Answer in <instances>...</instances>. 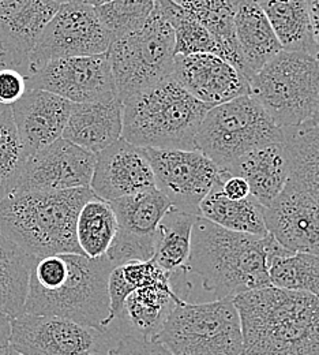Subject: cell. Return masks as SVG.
<instances>
[{
	"label": "cell",
	"instance_id": "22",
	"mask_svg": "<svg viewBox=\"0 0 319 355\" xmlns=\"http://www.w3.org/2000/svg\"><path fill=\"white\" fill-rule=\"evenodd\" d=\"M223 171L243 178L250 186V194L266 208L285 187L291 164L282 141L244 153Z\"/></svg>",
	"mask_w": 319,
	"mask_h": 355
},
{
	"label": "cell",
	"instance_id": "45",
	"mask_svg": "<svg viewBox=\"0 0 319 355\" xmlns=\"http://www.w3.org/2000/svg\"><path fill=\"white\" fill-rule=\"evenodd\" d=\"M75 1H84V0H75Z\"/></svg>",
	"mask_w": 319,
	"mask_h": 355
},
{
	"label": "cell",
	"instance_id": "40",
	"mask_svg": "<svg viewBox=\"0 0 319 355\" xmlns=\"http://www.w3.org/2000/svg\"><path fill=\"white\" fill-rule=\"evenodd\" d=\"M319 123V104L318 108L316 110V112H314V115L306 122V123H303L302 126H299V128H313V126H317Z\"/></svg>",
	"mask_w": 319,
	"mask_h": 355
},
{
	"label": "cell",
	"instance_id": "27",
	"mask_svg": "<svg viewBox=\"0 0 319 355\" xmlns=\"http://www.w3.org/2000/svg\"><path fill=\"white\" fill-rule=\"evenodd\" d=\"M174 1L209 31L217 44V56L228 60L243 74V60L235 35V11L239 0Z\"/></svg>",
	"mask_w": 319,
	"mask_h": 355
},
{
	"label": "cell",
	"instance_id": "4",
	"mask_svg": "<svg viewBox=\"0 0 319 355\" xmlns=\"http://www.w3.org/2000/svg\"><path fill=\"white\" fill-rule=\"evenodd\" d=\"M94 196L91 186L14 191L0 201V231L33 260L62 253L82 254L77 219Z\"/></svg>",
	"mask_w": 319,
	"mask_h": 355
},
{
	"label": "cell",
	"instance_id": "19",
	"mask_svg": "<svg viewBox=\"0 0 319 355\" xmlns=\"http://www.w3.org/2000/svg\"><path fill=\"white\" fill-rule=\"evenodd\" d=\"M171 77L209 107L250 94L248 80L228 60L215 53L176 55Z\"/></svg>",
	"mask_w": 319,
	"mask_h": 355
},
{
	"label": "cell",
	"instance_id": "7",
	"mask_svg": "<svg viewBox=\"0 0 319 355\" xmlns=\"http://www.w3.org/2000/svg\"><path fill=\"white\" fill-rule=\"evenodd\" d=\"M122 103L171 77L176 58L174 28L154 8L136 32L116 37L105 52Z\"/></svg>",
	"mask_w": 319,
	"mask_h": 355
},
{
	"label": "cell",
	"instance_id": "15",
	"mask_svg": "<svg viewBox=\"0 0 319 355\" xmlns=\"http://www.w3.org/2000/svg\"><path fill=\"white\" fill-rule=\"evenodd\" d=\"M268 232L286 250L319 256V204L291 175L282 191L265 208Z\"/></svg>",
	"mask_w": 319,
	"mask_h": 355
},
{
	"label": "cell",
	"instance_id": "16",
	"mask_svg": "<svg viewBox=\"0 0 319 355\" xmlns=\"http://www.w3.org/2000/svg\"><path fill=\"white\" fill-rule=\"evenodd\" d=\"M95 155L59 138L28 159L21 183L15 191H57L89 187Z\"/></svg>",
	"mask_w": 319,
	"mask_h": 355
},
{
	"label": "cell",
	"instance_id": "13",
	"mask_svg": "<svg viewBox=\"0 0 319 355\" xmlns=\"http://www.w3.org/2000/svg\"><path fill=\"white\" fill-rule=\"evenodd\" d=\"M109 204L118 220V232L105 256L115 266L152 260L157 227L172 208L167 196L156 187Z\"/></svg>",
	"mask_w": 319,
	"mask_h": 355
},
{
	"label": "cell",
	"instance_id": "28",
	"mask_svg": "<svg viewBox=\"0 0 319 355\" xmlns=\"http://www.w3.org/2000/svg\"><path fill=\"white\" fill-rule=\"evenodd\" d=\"M35 261L0 231V305L12 318L24 313Z\"/></svg>",
	"mask_w": 319,
	"mask_h": 355
},
{
	"label": "cell",
	"instance_id": "2",
	"mask_svg": "<svg viewBox=\"0 0 319 355\" xmlns=\"http://www.w3.org/2000/svg\"><path fill=\"white\" fill-rule=\"evenodd\" d=\"M291 253L271 234L255 236L233 232L197 216L185 272L201 277L202 287L217 300L272 286V260Z\"/></svg>",
	"mask_w": 319,
	"mask_h": 355
},
{
	"label": "cell",
	"instance_id": "42",
	"mask_svg": "<svg viewBox=\"0 0 319 355\" xmlns=\"http://www.w3.org/2000/svg\"><path fill=\"white\" fill-rule=\"evenodd\" d=\"M85 3H88V4H91L93 7H95V6H100V4H104V3H107V1H111V0H84Z\"/></svg>",
	"mask_w": 319,
	"mask_h": 355
},
{
	"label": "cell",
	"instance_id": "23",
	"mask_svg": "<svg viewBox=\"0 0 319 355\" xmlns=\"http://www.w3.org/2000/svg\"><path fill=\"white\" fill-rule=\"evenodd\" d=\"M235 35L243 60V74L248 81L282 51L268 17L257 0L237 1Z\"/></svg>",
	"mask_w": 319,
	"mask_h": 355
},
{
	"label": "cell",
	"instance_id": "5",
	"mask_svg": "<svg viewBox=\"0 0 319 355\" xmlns=\"http://www.w3.org/2000/svg\"><path fill=\"white\" fill-rule=\"evenodd\" d=\"M210 108L168 77L123 103L122 138L140 148L195 150Z\"/></svg>",
	"mask_w": 319,
	"mask_h": 355
},
{
	"label": "cell",
	"instance_id": "34",
	"mask_svg": "<svg viewBox=\"0 0 319 355\" xmlns=\"http://www.w3.org/2000/svg\"><path fill=\"white\" fill-rule=\"evenodd\" d=\"M154 8V0H111L95 6V14L112 40L140 29Z\"/></svg>",
	"mask_w": 319,
	"mask_h": 355
},
{
	"label": "cell",
	"instance_id": "12",
	"mask_svg": "<svg viewBox=\"0 0 319 355\" xmlns=\"http://www.w3.org/2000/svg\"><path fill=\"white\" fill-rule=\"evenodd\" d=\"M156 187L172 207L199 216V204L220 180V167L199 150L145 148Z\"/></svg>",
	"mask_w": 319,
	"mask_h": 355
},
{
	"label": "cell",
	"instance_id": "1",
	"mask_svg": "<svg viewBox=\"0 0 319 355\" xmlns=\"http://www.w3.org/2000/svg\"><path fill=\"white\" fill-rule=\"evenodd\" d=\"M113 268L107 256L62 253L36 260L24 313L63 317L105 332L111 325L108 280Z\"/></svg>",
	"mask_w": 319,
	"mask_h": 355
},
{
	"label": "cell",
	"instance_id": "41",
	"mask_svg": "<svg viewBox=\"0 0 319 355\" xmlns=\"http://www.w3.org/2000/svg\"><path fill=\"white\" fill-rule=\"evenodd\" d=\"M0 355H22L18 353L14 347H11L10 345L7 346H0Z\"/></svg>",
	"mask_w": 319,
	"mask_h": 355
},
{
	"label": "cell",
	"instance_id": "3",
	"mask_svg": "<svg viewBox=\"0 0 319 355\" xmlns=\"http://www.w3.org/2000/svg\"><path fill=\"white\" fill-rule=\"evenodd\" d=\"M243 355H319V297L277 288L235 297Z\"/></svg>",
	"mask_w": 319,
	"mask_h": 355
},
{
	"label": "cell",
	"instance_id": "31",
	"mask_svg": "<svg viewBox=\"0 0 319 355\" xmlns=\"http://www.w3.org/2000/svg\"><path fill=\"white\" fill-rule=\"evenodd\" d=\"M284 146L296 178L319 204V123L313 128L282 129Z\"/></svg>",
	"mask_w": 319,
	"mask_h": 355
},
{
	"label": "cell",
	"instance_id": "30",
	"mask_svg": "<svg viewBox=\"0 0 319 355\" xmlns=\"http://www.w3.org/2000/svg\"><path fill=\"white\" fill-rule=\"evenodd\" d=\"M118 232V220L108 201L91 197L77 219V241L84 256L100 259L107 254Z\"/></svg>",
	"mask_w": 319,
	"mask_h": 355
},
{
	"label": "cell",
	"instance_id": "35",
	"mask_svg": "<svg viewBox=\"0 0 319 355\" xmlns=\"http://www.w3.org/2000/svg\"><path fill=\"white\" fill-rule=\"evenodd\" d=\"M100 355H172L157 339L143 338L137 334H126L118 338L113 346L104 347Z\"/></svg>",
	"mask_w": 319,
	"mask_h": 355
},
{
	"label": "cell",
	"instance_id": "14",
	"mask_svg": "<svg viewBox=\"0 0 319 355\" xmlns=\"http://www.w3.org/2000/svg\"><path fill=\"white\" fill-rule=\"evenodd\" d=\"M28 89H42L73 104L119 97L107 53L48 62L26 78Z\"/></svg>",
	"mask_w": 319,
	"mask_h": 355
},
{
	"label": "cell",
	"instance_id": "20",
	"mask_svg": "<svg viewBox=\"0 0 319 355\" xmlns=\"http://www.w3.org/2000/svg\"><path fill=\"white\" fill-rule=\"evenodd\" d=\"M10 108L21 142L30 157L63 137L73 103L46 90L28 89Z\"/></svg>",
	"mask_w": 319,
	"mask_h": 355
},
{
	"label": "cell",
	"instance_id": "33",
	"mask_svg": "<svg viewBox=\"0 0 319 355\" xmlns=\"http://www.w3.org/2000/svg\"><path fill=\"white\" fill-rule=\"evenodd\" d=\"M269 277L277 288L319 297V256L292 252L278 256L271 263Z\"/></svg>",
	"mask_w": 319,
	"mask_h": 355
},
{
	"label": "cell",
	"instance_id": "46",
	"mask_svg": "<svg viewBox=\"0 0 319 355\" xmlns=\"http://www.w3.org/2000/svg\"><path fill=\"white\" fill-rule=\"evenodd\" d=\"M91 355H100V354H91Z\"/></svg>",
	"mask_w": 319,
	"mask_h": 355
},
{
	"label": "cell",
	"instance_id": "6",
	"mask_svg": "<svg viewBox=\"0 0 319 355\" xmlns=\"http://www.w3.org/2000/svg\"><path fill=\"white\" fill-rule=\"evenodd\" d=\"M250 94L280 129L299 128L319 104V59L281 51L250 81Z\"/></svg>",
	"mask_w": 319,
	"mask_h": 355
},
{
	"label": "cell",
	"instance_id": "18",
	"mask_svg": "<svg viewBox=\"0 0 319 355\" xmlns=\"http://www.w3.org/2000/svg\"><path fill=\"white\" fill-rule=\"evenodd\" d=\"M93 193L108 202L156 189V179L145 148L120 138L95 155Z\"/></svg>",
	"mask_w": 319,
	"mask_h": 355
},
{
	"label": "cell",
	"instance_id": "25",
	"mask_svg": "<svg viewBox=\"0 0 319 355\" xmlns=\"http://www.w3.org/2000/svg\"><path fill=\"white\" fill-rule=\"evenodd\" d=\"M199 216L233 232L255 236L268 235L265 207L253 196L229 200L221 191L220 180L199 204Z\"/></svg>",
	"mask_w": 319,
	"mask_h": 355
},
{
	"label": "cell",
	"instance_id": "37",
	"mask_svg": "<svg viewBox=\"0 0 319 355\" xmlns=\"http://www.w3.org/2000/svg\"><path fill=\"white\" fill-rule=\"evenodd\" d=\"M220 186L221 191L229 200H243L251 196L250 186L243 178L229 175L223 170H220Z\"/></svg>",
	"mask_w": 319,
	"mask_h": 355
},
{
	"label": "cell",
	"instance_id": "10",
	"mask_svg": "<svg viewBox=\"0 0 319 355\" xmlns=\"http://www.w3.org/2000/svg\"><path fill=\"white\" fill-rule=\"evenodd\" d=\"M111 42L93 6L75 0L63 3L32 51L28 77L55 59L105 53Z\"/></svg>",
	"mask_w": 319,
	"mask_h": 355
},
{
	"label": "cell",
	"instance_id": "11",
	"mask_svg": "<svg viewBox=\"0 0 319 355\" xmlns=\"http://www.w3.org/2000/svg\"><path fill=\"white\" fill-rule=\"evenodd\" d=\"M107 340V332L69 318L22 313L11 320L8 345L22 355H91Z\"/></svg>",
	"mask_w": 319,
	"mask_h": 355
},
{
	"label": "cell",
	"instance_id": "39",
	"mask_svg": "<svg viewBox=\"0 0 319 355\" xmlns=\"http://www.w3.org/2000/svg\"><path fill=\"white\" fill-rule=\"evenodd\" d=\"M314 39L319 46V0H306Z\"/></svg>",
	"mask_w": 319,
	"mask_h": 355
},
{
	"label": "cell",
	"instance_id": "47",
	"mask_svg": "<svg viewBox=\"0 0 319 355\" xmlns=\"http://www.w3.org/2000/svg\"><path fill=\"white\" fill-rule=\"evenodd\" d=\"M1 107H3V105H0V108H1Z\"/></svg>",
	"mask_w": 319,
	"mask_h": 355
},
{
	"label": "cell",
	"instance_id": "36",
	"mask_svg": "<svg viewBox=\"0 0 319 355\" xmlns=\"http://www.w3.org/2000/svg\"><path fill=\"white\" fill-rule=\"evenodd\" d=\"M28 90L26 77L17 70L0 67V105L11 107Z\"/></svg>",
	"mask_w": 319,
	"mask_h": 355
},
{
	"label": "cell",
	"instance_id": "8",
	"mask_svg": "<svg viewBox=\"0 0 319 355\" xmlns=\"http://www.w3.org/2000/svg\"><path fill=\"white\" fill-rule=\"evenodd\" d=\"M282 141V129L251 94H246L208 111L195 148L223 170L255 148Z\"/></svg>",
	"mask_w": 319,
	"mask_h": 355
},
{
	"label": "cell",
	"instance_id": "29",
	"mask_svg": "<svg viewBox=\"0 0 319 355\" xmlns=\"http://www.w3.org/2000/svg\"><path fill=\"white\" fill-rule=\"evenodd\" d=\"M195 219L197 216L172 207L157 227L153 260L171 275L185 272Z\"/></svg>",
	"mask_w": 319,
	"mask_h": 355
},
{
	"label": "cell",
	"instance_id": "43",
	"mask_svg": "<svg viewBox=\"0 0 319 355\" xmlns=\"http://www.w3.org/2000/svg\"><path fill=\"white\" fill-rule=\"evenodd\" d=\"M0 67H3V52L0 49Z\"/></svg>",
	"mask_w": 319,
	"mask_h": 355
},
{
	"label": "cell",
	"instance_id": "38",
	"mask_svg": "<svg viewBox=\"0 0 319 355\" xmlns=\"http://www.w3.org/2000/svg\"><path fill=\"white\" fill-rule=\"evenodd\" d=\"M12 317L0 305V346H7L11 335Z\"/></svg>",
	"mask_w": 319,
	"mask_h": 355
},
{
	"label": "cell",
	"instance_id": "26",
	"mask_svg": "<svg viewBox=\"0 0 319 355\" xmlns=\"http://www.w3.org/2000/svg\"><path fill=\"white\" fill-rule=\"evenodd\" d=\"M282 51L303 52L319 59L306 0H257Z\"/></svg>",
	"mask_w": 319,
	"mask_h": 355
},
{
	"label": "cell",
	"instance_id": "32",
	"mask_svg": "<svg viewBox=\"0 0 319 355\" xmlns=\"http://www.w3.org/2000/svg\"><path fill=\"white\" fill-rule=\"evenodd\" d=\"M28 159L11 108L3 105L0 108V201L18 189Z\"/></svg>",
	"mask_w": 319,
	"mask_h": 355
},
{
	"label": "cell",
	"instance_id": "9",
	"mask_svg": "<svg viewBox=\"0 0 319 355\" xmlns=\"http://www.w3.org/2000/svg\"><path fill=\"white\" fill-rule=\"evenodd\" d=\"M154 339L172 355H243L240 317L229 298L205 304L183 301Z\"/></svg>",
	"mask_w": 319,
	"mask_h": 355
},
{
	"label": "cell",
	"instance_id": "44",
	"mask_svg": "<svg viewBox=\"0 0 319 355\" xmlns=\"http://www.w3.org/2000/svg\"><path fill=\"white\" fill-rule=\"evenodd\" d=\"M55 1H57V3L63 4V3H67V1H70V0H55Z\"/></svg>",
	"mask_w": 319,
	"mask_h": 355
},
{
	"label": "cell",
	"instance_id": "24",
	"mask_svg": "<svg viewBox=\"0 0 319 355\" xmlns=\"http://www.w3.org/2000/svg\"><path fill=\"white\" fill-rule=\"evenodd\" d=\"M183 302L172 282L136 288L125 301L119 320L129 324L131 334L154 339L174 308ZM116 320V321H119Z\"/></svg>",
	"mask_w": 319,
	"mask_h": 355
},
{
	"label": "cell",
	"instance_id": "17",
	"mask_svg": "<svg viewBox=\"0 0 319 355\" xmlns=\"http://www.w3.org/2000/svg\"><path fill=\"white\" fill-rule=\"evenodd\" d=\"M59 7L55 0H0L3 67L28 77L32 51Z\"/></svg>",
	"mask_w": 319,
	"mask_h": 355
},
{
	"label": "cell",
	"instance_id": "21",
	"mask_svg": "<svg viewBox=\"0 0 319 355\" xmlns=\"http://www.w3.org/2000/svg\"><path fill=\"white\" fill-rule=\"evenodd\" d=\"M123 103L119 97L73 104L64 139L97 155L122 138Z\"/></svg>",
	"mask_w": 319,
	"mask_h": 355
}]
</instances>
